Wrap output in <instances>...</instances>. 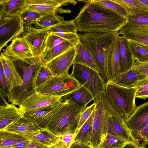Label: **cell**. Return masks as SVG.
<instances>
[{"mask_svg":"<svg viewBox=\"0 0 148 148\" xmlns=\"http://www.w3.org/2000/svg\"><path fill=\"white\" fill-rule=\"evenodd\" d=\"M85 5L73 19L77 32L101 33L119 32L127 18L94 2L84 1Z\"/></svg>","mask_w":148,"mask_h":148,"instance_id":"cell-1","label":"cell"},{"mask_svg":"<svg viewBox=\"0 0 148 148\" xmlns=\"http://www.w3.org/2000/svg\"><path fill=\"white\" fill-rule=\"evenodd\" d=\"M17 68L22 72L23 83L8 94V101L19 106L27 98L36 92V79L37 72L46 62L43 57L33 56L12 60Z\"/></svg>","mask_w":148,"mask_h":148,"instance_id":"cell-2","label":"cell"},{"mask_svg":"<svg viewBox=\"0 0 148 148\" xmlns=\"http://www.w3.org/2000/svg\"><path fill=\"white\" fill-rule=\"evenodd\" d=\"M119 34V32L77 33L80 41L87 47L93 56L106 83L109 80L108 48L115 36Z\"/></svg>","mask_w":148,"mask_h":148,"instance_id":"cell-3","label":"cell"},{"mask_svg":"<svg viewBox=\"0 0 148 148\" xmlns=\"http://www.w3.org/2000/svg\"><path fill=\"white\" fill-rule=\"evenodd\" d=\"M85 109L71 101H63L46 129L57 136L76 133L80 114Z\"/></svg>","mask_w":148,"mask_h":148,"instance_id":"cell-4","label":"cell"},{"mask_svg":"<svg viewBox=\"0 0 148 148\" xmlns=\"http://www.w3.org/2000/svg\"><path fill=\"white\" fill-rule=\"evenodd\" d=\"M105 93L116 105L125 120L129 117L137 107L135 103L136 87H125L108 81L106 84Z\"/></svg>","mask_w":148,"mask_h":148,"instance_id":"cell-5","label":"cell"},{"mask_svg":"<svg viewBox=\"0 0 148 148\" xmlns=\"http://www.w3.org/2000/svg\"><path fill=\"white\" fill-rule=\"evenodd\" d=\"M105 106L107 117L108 133L117 136L128 143L140 145L127 125L123 116L118 107L106 95Z\"/></svg>","mask_w":148,"mask_h":148,"instance_id":"cell-6","label":"cell"},{"mask_svg":"<svg viewBox=\"0 0 148 148\" xmlns=\"http://www.w3.org/2000/svg\"><path fill=\"white\" fill-rule=\"evenodd\" d=\"M70 75L90 93L94 100L105 91L106 83L103 77L99 73L89 67L73 64Z\"/></svg>","mask_w":148,"mask_h":148,"instance_id":"cell-7","label":"cell"},{"mask_svg":"<svg viewBox=\"0 0 148 148\" xmlns=\"http://www.w3.org/2000/svg\"><path fill=\"white\" fill-rule=\"evenodd\" d=\"M105 97L104 91L97 95L94 100L96 106L89 143L93 148L99 147L108 133Z\"/></svg>","mask_w":148,"mask_h":148,"instance_id":"cell-8","label":"cell"},{"mask_svg":"<svg viewBox=\"0 0 148 148\" xmlns=\"http://www.w3.org/2000/svg\"><path fill=\"white\" fill-rule=\"evenodd\" d=\"M81 86L70 75L53 76L37 88L36 92L43 95L63 97Z\"/></svg>","mask_w":148,"mask_h":148,"instance_id":"cell-9","label":"cell"},{"mask_svg":"<svg viewBox=\"0 0 148 148\" xmlns=\"http://www.w3.org/2000/svg\"><path fill=\"white\" fill-rule=\"evenodd\" d=\"M49 29L24 26L22 37L27 43L34 56L43 57L45 52Z\"/></svg>","mask_w":148,"mask_h":148,"instance_id":"cell-10","label":"cell"},{"mask_svg":"<svg viewBox=\"0 0 148 148\" xmlns=\"http://www.w3.org/2000/svg\"><path fill=\"white\" fill-rule=\"evenodd\" d=\"M24 31V26L19 16H7L0 18V51L8 43L19 37Z\"/></svg>","mask_w":148,"mask_h":148,"instance_id":"cell-11","label":"cell"},{"mask_svg":"<svg viewBox=\"0 0 148 148\" xmlns=\"http://www.w3.org/2000/svg\"><path fill=\"white\" fill-rule=\"evenodd\" d=\"M63 101L28 110L22 113L23 116L35 122L41 129L47 126Z\"/></svg>","mask_w":148,"mask_h":148,"instance_id":"cell-12","label":"cell"},{"mask_svg":"<svg viewBox=\"0 0 148 148\" xmlns=\"http://www.w3.org/2000/svg\"><path fill=\"white\" fill-rule=\"evenodd\" d=\"M25 9L38 12L42 16L58 13L62 6L75 5L77 2L71 0H26Z\"/></svg>","mask_w":148,"mask_h":148,"instance_id":"cell-13","label":"cell"},{"mask_svg":"<svg viewBox=\"0 0 148 148\" xmlns=\"http://www.w3.org/2000/svg\"><path fill=\"white\" fill-rule=\"evenodd\" d=\"M75 54V47L72 45L61 55L46 63L45 65L54 76H59L69 75V70L73 64Z\"/></svg>","mask_w":148,"mask_h":148,"instance_id":"cell-14","label":"cell"},{"mask_svg":"<svg viewBox=\"0 0 148 148\" xmlns=\"http://www.w3.org/2000/svg\"><path fill=\"white\" fill-rule=\"evenodd\" d=\"M119 34L116 35L108 45L107 58L109 74L108 81H113L121 73Z\"/></svg>","mask_w":148,"mask_h":148,"instance_id":"cell-15","label":"cell"},{"mask_svg":"<svg viewBox=\"0 0 148 148\" xmlns=\"http://www.w3.org/2000/svg\"><path fill=\"white\" fill-rule=\"evenodd\" d=\"M125 121L134 136L148 124V101L137 106Z\"/></svg>","mask_w":148,"mask_h":148,"instance_id":"cell-16","label":"cell"},{"mask_svg":"<svg viewBox=\"0 0 148 148\" xmlns=\"http://www.w3.org/2000/svg\"><path fill=\"white\" fill-rule=\"evenodd\" d=\"M62 97L45 95L36 92L25 100L19 106L22 113L24 111L36 109L49 105L60 101H63Z\"/></svg>","mask_w":148,"mask_h":148,"instance_id":"cell-17","label":"cell"},{"mask_svg":"<svg viewBox=\"0 0 148 148\" xmlns=\"http://www.w3.org/2000/svg\"><path fill=\"white\" fill-rule=\"evenodd\" d=\"M2 50V52L5 55L13 60L34 56L29 45L21 37L15 38L10 45Z\"/></svg>","mask_w":148,"mask_h":148,"instance_id":"cell-18","label":"cell"},{"mask_svg":"<svg viewBox=\"0 0 148 148\" xmlns=\"http://www.w3.org/2000/svg\"><path fill=\"white\" fill-rule=\"evenodd\" d=\"M119 34L127 40L132 41L148 46V26L126 23L119 31Z\"/></svg>","mask_w":148,"mask_h":148,"instance_id":"cell-19","label":"cell"},{"mask_svg":"<svg viewBox=\"0 0 148 148\" xmlns=\"http://www.w3.org/2000/svg\"><path fill=\"white\" fill-rule=\"evenodd\" d=\"M148 78V76L138 70L134 65L128 70L120 73L112 82L120 86L131 88L137 87Z\"/></svg>","mask_w":148,"mask_h":148,"instance_id":"cell-20","label":"cell"},{"mask_svg":"<svg viewBox=\"0 0 148 148\" xmlns=\"http://www.w3.org/2000/svg\"><path fill=\"white\" fill-rule=\"evenodd\" d=\"M0 62L2 64L4 72L11 84V90L21 86L23 83L22 78L13 60L1 52Z\"/></svg>","mask_w":148,"mask_h":148,"instance_id":"cell-21","label":"cell"},{"mask_svg":"<svg viewBox=\"0 0 148 148\" xmlns=\"http://www.w3.org/2000/svg\"><path fill=\"white\" fill-rule=\"evenodd\" d=\"M76 54L73 64H76L89 67L99 73L100 70L93 56L87 47L79 40L75 46Z\"/></svg>","mask_w":148,"mask_h":148,"instance_id":"cell-22","label":"cell"},{"mask_svg":"<svg viewBox=\"0 0 148 148\" xmlns=\"http://www.w3.org/2000/svg\"><path fill=\"white\" fill-rule=\"evenodd\" d=\"M22 116L19 108L13 103L0 106V131Z\"/></svg>","mask_w":148,"mask_h":148,"instance_id":"cell-23","label":"cell"},{"mask_svg":"<svg viewBox=\"0 0 148 148\" xmlns=\"http://www.w3.org/2000/svg\"><path fill=\"white\" fill-rule=\"evenodd\" d=\"M26 6V0H0V18L7 16H20Z\"/></svg>","mask_w":148,"mask_h":148,"instance_id":"cell-24","label":"cell"},{"mask_svg":"<svg viewBox=\"0 0 148 148\" xmlns=\"http://www.w3.org/2000/svg\"><path fill=\"white\" fill-rule=\"evenodd\" d=\"M34 122L22 116L7 126L4 130L22 135L36 132L41 129Z\"/></svg>","mask_w":148,"mask_h":148,"instance_id":"cell-25","label":"cell"},{"mask_svg":"<svg viewBox=\"0 0 148 148\" xmlns=\"http://www.w3.org/2000/svg\"><path fill=\"white\" fill-rule=\"evenodd\" d=\"M62 99L63 101L66 100L71 101L84 108L90 101L94 100L90 93L82 86L62 97Z\"/></svg>","mask_w":148,"mask_h":148,"instance_id":"cell-26","label":"cell"},{"mask_svg":"<svg viewBox=\"0 0 148 148\" xmlns=\"http://www.w3.org/2000/svg\"><path fill=\"white\" fill-rule=\"evenodd\" d=\"M120 71L123 73L131 68L135 61L130 49L128 41L123 36L120 37Z\"/></svg>","mask_w":148,"mask_h":148,"instance_id":"cell-27","label":"cell"},{"mask_svg":"<svg viewBox=\"0 0 148 148\" xmlns=\"http://www.w3.org/2000/svg\"><path fill=\"white\" fill-rule=\"evenodd\" d=\"M30 140L35 141L49 147L57 142L58 136H56L47 129H41L35 132L22 134Z\"/></svg>","mask_w":148,"mask_h":148,"instance_id":"cell-28","label":"cell"},{"mask_svg":"<svg viewBox=\"0 0 148 148\" xmlns=\"http://www.w3.org/2000/svg\"><path fill=\"white\" fill-rule=\"evenodd\" d=\"M129 47L135 61L140 63L148 62V46L127 40Z\"/></svg>","mask_w":148,"mask_h":148,"instance_id":"cell-29","label":"cell"},{"mask_svg":"<svg viewBox=\"0 0 148 148\" xmlns=\"http://www.w3.org/2000/svg\"><path fill=\"white\" fill-rule=\"evenodd\" d=\"M28 140L20 134L5 130L0 131V148H6Z\"/></svg>","mask_w":148,"mask_h":148,"instance_id":"cell-30","label":"cell"},{"mask_svg":"<svg viewBox=\"0 0 148 148\" xmlns=\"http://www.w3.org/2000/svg\"><path fill=\"white\" fill-rule=\"evenodd\" d=\"M94 112L95 110L89 118L80 128L73 141L89 144L92 130Z\"/></svg>","mask_w":148,"mask_h":148,"instance_id":"cell-31","label":"cell"},{"mask_svg":"<svg viewBox=\"0 0 148 148\" xmlns=\"http://www.w3.org/2000/svg\"><path fill=\"white\" fill-rule=\"evenodd\" d=\"M125 10L128 15L148 11V8L139 0H115Z\"/></svg>","mask_w":148,"mask_h":148,"instance_id":"cell-32","label":"cell"},{"mask_svg":"<svg viewBox=\"0 0 148 148\" xmlns=\"http://www.w3.org/2000/svg\"><path fill=\"white\" fill-rule=\"evenodd\" d=\"M64 18L56 14L42 16L34 22L35 27L38 29H49L64 21Z\"/></svg>","mask_w":148,"mask_h":148,"instance_id":"cell-33","label":"cell"},{"mask_svg":"<svg viewBox=\"0 0 148 148\" xmlns=\"http://www.w3.org/2000/svg\"><path fill=\"white\" fill-rule=\"evenodd\" d=\"M72 45L69 41L65 40L46 52L43 57L46 63L48 62L63 53Z\"/></svg>","mask_w":148,"mask_h":148,"instance_id":"cell-34","label":"cell"},{"mask_svg":"<svg viewBox=\"0 0 148 148\" xmlns=\"http://www.w3.org/2000/svg\"><path fill=\"white\" fill-rule=\"evenodd\" d=\"M50 32L61 34L77 33L74 20L64 21L60 23L49 29Z\"/></svg>","mask_w":148,"mask_h":148,"instance_id":"cell-35","label":"cell"},{"mask_svg":"<svg viewBox=\"0 0 148 148\" xmlns=\"http://www.w3.org/2000/svg\"><path fill=\"white\" fill-rule=\"evenodd\" d=\"M127 143H128L122 138L108 133L99 147L102 148H123Z\"/></svg>","mask_w":148,"mask_h":148,"instance_id":"cell-36","label":"cell"},{"mask_svg":"<svg viewBox=\"0 0 148 148\" xmlns=\"http://www.w3.org/2000/svg\"><path fill=\"white\" fill-rule=\"evenodd\" d=\"M95 3L127 18L128 15L125 9L115 0H92Z\"/></svg>","mask_w":148,"mask_h":148,"instance_id":"cell-37","label":"cell"},{"mask_svg":"<svg viewBox=\"0 0 148 148\" xmlns=\"http://www.w3.org/2000/svg\"><path fill=\"white\" fill-rule=\"evenodd\" d=\"M76 135V133L68 132L58 136L56 143L49 148H69Z\"/></svg>","mask_w":148,"mask_h":148,"instance_id":"cell-38","label":"cell"},{"mask_svg":"<svg viewBox=\"0 0 148 148\" xmlns=\"http://www.w3.org/2000/svg\"><path fill=\"white\" fill-rule=\"evenodd\" d=\"M19 16L24 26L32 27L34 22L42 16L37 12L25 9Z\"/></svg>","mask_w":148,"mask_h":148,"instance_id":"cell-39","label":"cell"},{"mask_svg":"<svg viewBox=\"0 0 148 148\" xmlns=\"http://www.w3.org/2000/svg\"><path fill=\"white\" fill-rule=\"evenodd\" d=\"M54 76L45 64L38 70L36 79V85L37 88L45 83L51 77Z\"/></svg>","mask_w":148,"mask_h":148,"instance_id":"cell-40","label":"cell"},{"mask_svg":"<svg viewBox=\"0 0 148 148\" xmlns=\"http://www.w3.org/2000/svg\"><path fill=\"white\" fill-rule=\"evenodd\" d=\"M127 24L140 26H148V11L133 15H128Z\"/></svg>","mask_w":148,"mask_h":148,"instance_id":"cell-41","label":"cell"},{"mask_svg":"<svg viewBox=\"0 0 148 148\" xmlns=\"http://www.w3.org/2000/svg\"><path fill=\"white\" fill-rule=\"evenodd\" d=\"M95 106L96 104L94 102L91 105L86 108L80 113L78 126L76 132V134L82 126L88 120L94 111Z\"/></svg>","mask_w":148,"mask_h":148,"instance_id":"cell-42","label":"cell"},{"mask_svg":"<svg viewBox=\"0 0 148 148\" xmlns=\"http://www.w3.org/2000/svg\"><path fill=\"white\" fill-rule=\"evenodd\" d=\"M0 90L7 96L11 90L10 82L5 75L1 63L0 62Z\"/></svg>","mask_w":148,"mask_h":148,"instance_id":"cell-43","label":"cell"},{"mask_svg":"<svg viewBox=\"0 0 148 148\" xmlns=\"http://www.w3.org/2000/svg\"><path fill=\"white\" fill-rule=\"evenodd\" d=\"M65 40L63 38L52 33L50 32L47 40L45 53Z\"/></svg>","mask_w":148,"mask_h":148,"instance_id":"cell-44","label":"cell"},{"mask_svg":"<svg viewBox=\"0 0 148 148\" xmlns=\"http://www.w3.org/2000/svg\"><path fill=\"white\" fill-rule=\"evenodd\" d=\"M134 137L137 141L139 140L142 142L141 145L145 146L148 145V124Z\"/></svg>","mask_w":148,"mask_h":148,"instance_id":"cell-45","label":"cell"},{"mask_svg":"<svg viewBox=\"0 0 148 148\" xmlns=\"http://www.w3.org/2000/svg\"><path fill=\"white\" fill-rule=\"evenodd\" d=\"M134 66L139 71L148 76V62L140 63L136 61Z\"/></svg>","mask_w":148,"mask_h":148,"instance_id":"cell-46","label":"cell"},{"mask_svg":"<svg viewBox=\"0 0 148 148\" xmlns=\"http://www.w3.org/2000/svg\"><path fill=\"white\" fill-rule=\"evenodd\" d=\"M69 148H93L89 144L73 141Z\"/></svg>","mask_w":148,"mask_h":148,"instance_id":"cell-47","label":"cell"},{"mask_svg":"<svg viewBox=\"0 0 148 148\" xmlns=\"http://www.w3.org/2000/svg\"><path fill=\"white\" fill-rule=\"evenodd\" d=\"M30 141V140H28L20 142L6 148H27Z\"/></svg>","mask_w":148,"mask_h":148,"instance_id":"cell-48","label":"cell"},{"mask_svg":"<svg viewBox=\"0 0 148 148\" xmlns=\"http://www.w3.org/2000/svg\"><path fill=\"white\" fill-rule=\"evenodd\" d=\"M49 147L36 141L30 140L27 148H49Z\"/></svg>","mask_w":148,"mask_h":148,"instance_id":"cell-49","label":"cell"},{"mask_svg":"<svg viewBox=\"0 0 148 148\" xmlns=\"http://www.w3.org/2000/svg\"><path fill=\"white\" fill-rule=\"evenodd\" d=\"M136 87V93L148 89V78L140 83Z\"/></svg>","mask_w":148,"mask_h":148,"instance_id":"cell-50","label":"cell"},{"mask_svg":"<svg viewBox=\"0 0 148 148\" xmlns=\"http://www.w3.org/2000/svg\"><path fill=\"white\" fill-rule=\"evenodd\" d=\"M135 97L145 99L148 97V89L136 93Z\"/></svg>","mask_w":148,"mask_h":148,"instance_id":"cell-51","label":"cell"},{"mask_svg":"<svg viewBox=\"0 0 148 148\" xmlns=\"http://www.w3.org/2000/svg\"><path fill=\"white\" fill-rule=\"evenodd\" d=\"M123 148H147L146 146H143L140 144V145H136L133 144L127 143Z\"/></svg>","mask_w":148,"mask_h":148,"instance_id":"cell-52","label":"cell"},{"mask_svg":"<svg viewBox=\"0 0 148 148\" xmlns=\"http://www.w3.org/2000/svg\"><path fill=\"white\" fill-rule=\"evenodd\" d=\"M145 6L148 8V0H139Z\"/></svg>","mask_w":148,"mask_h":148,"instance_id":"cell-53","label":"cell"},{"mask_svg":"<svg viewBox=\"0 0 148 148\" xmlns=\"http://www.w3.org/2000/svg\"><path fill=\"white\" fill-rule=\"evenodd\" d=\"M101 148V147H97V148Z\"/></svg>","mask_w":148,"mask_h":148,"instance_id":"cell-54","label":"cell"},{"mask_svg":"<svg viewBox=\"0 0 148 148\" xmlns=\"http://www.w3.org/2000/svg\"><path fill=\"white\" fill-rule=\"evenodd\" d=\"M147 148H148V147Z\"/></svg>","mask_w":148,"mask_h":148,"instance_id":"cell-55","label":"cell"}]
</instances>
